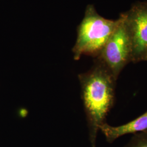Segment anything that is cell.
<instances>
[{
    "label": "cell",
    "instance_id": "6",
    "mask_svg": "<svg viewBox=\"0 0 147 147\" xmlns=\"http://www.w3.org/2000/svg\"><path fill=\"white\" fill-rule=\"evenodd\" d=\"M125 147H147V129L136 134Z\"/></svg>",
    "mask_w": 147,
    "mask_h": 147
},
{
    "label": "cell",
    "instance_id": "5",
    "mask_svg": "<svg viewBox=\"0 0 147 147\" xmlns=\"http://www.w3.org/2000/svg\"><path fill=\"white\" fill-rule=\"evenodd\" d=\"M147 129V111L133 121L121 126H111L104 123L99 127L107 141L110 143L124 135L143 131Z\"/></svg>",
    "mask_w": 147,
    "mask_h": 147
},
{
    "label": "cell",
    "instance_id": "1",
    "mask_svg": "<svg viewBox=\"0 0 147 147\" xmlns=\"http://www.w3.org/2000/svg\"><path fill=\"white\" fill-rule=\"evenodd\" d=\"M79 78L90 140L94 146L100 125L104 123L113 104L115 79L102 62L89 71L79 75Z\"/></svg>",
    "mask_w": 147,
    "mask_h": 147
},
{
    "label": "cell",
    "instance_id": "3",
    "mask_svg": "<svg viewBox=\"0 0 147 147\" xmlns=\"http://www.w3.org/2000/svg\"><path fill=\"white\" fill-rule=\"evenodd\" d=\"M119 23L99 53L101 62L116 80L126 63L132 57V45L131 33L123 14Z\"/></svg>",
    "mask_w": 147,
    "mask_h": 147
},
{
    "label": "cell",
    "instance_id": "2",
    "mask_svg": "<svg viewBox=\"0 0 147 147\" xmlns=\"http://www.w3.org/2000/svg\"><path fill=\"white\" fill-rule=\"evenodd\" d=\"M117 20L100 16L93 5H88L84 18L78 28L76 41L73 49L74 58L78 60L82 55L99 53L118 26Z\"/></svg>",
    "mask_w": 147,
    "mask_h": 147
},
{
    "label": "cell",
    "instance_id": "8",
    "mask_svg": "<svg viewBox=\"0 0 147 147\" xmlns=\"http://www.w3.org/2000/svg\"><path fill=\"white\" fill-rule=\"evenodd\" d=\"M146 56H147V53H146V55H144V57H143V58H144V57H146ZM143 58H142V59H143Z\"/></svg>",
    "mask_w": 147,
    "mask_h": 147
},
{
    "label": "cell",
    "instance_id": "7",
    "mask_svg": "<svg viewBox=\"0 0 147 147\" xmlns=\"http://www.w3.org/2000/svg\"><path fill=\"white\" fill-rule=\"evenodd\" d=\"M143 60H146V61H147V56L144 57V58H143Z\"/></svg>",
    "mask_w": 147,
    "mask_h": 147
},
{
    "label": "cell",
    "instance_id": "4",
    "mask_svg": "<svg viewBox=\"0 0 147 147\" xmlns=\"http://www.w3.org/2000/svg\"><path fill=\"white\" fill-rule=\"evenodd\" d=\"M126 16L131 36L132 58L142 59L147 53V4L135 5Z\"/></svg>",
    "mask_w": 147,
    "mask_h": 147
}]
</instances>
